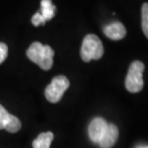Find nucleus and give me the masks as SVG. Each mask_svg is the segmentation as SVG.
<instances>
[{
  "instance_id": "nucleus-15",
  "label": "nucleus",
  "mask_w": 148,
  "mask_h": 148,
  "mask_svg": "<svg viewBox=\"0 0 148 148\" xmlns=\"http://www.w3.org/2000/svg\"><path fill=\"white\" fill-rule=\"evenodd\" d=\"M147 148H148V147H147Z\"/></svg>"
},
{
  "instance_id": "nucleus-3",
  "label": "nucleus",
  "mask_w": 148,
  "mask_h": 148,
  "mask_svg": "<svg viewBox=\"0 0 148 148\" xmlns=\"http://www.w3.org/2000/svg\"><path fill=\"white\" fill-rule=\"evenodd\" d=\"M144 70L143 63L135 61L130 65L125 79V88L132 93H137L143 88V73Z\"/></svg>"
},
{
  "instance_id": "nucleus-1",
  "label": "nucleus",
  "mask_w": 148,
  "mask_h": 148,
  "mask_svg": "<svg viewBox=\"0 0 148 148\" xmlns=\"http://www.w3.org/2000/svg\"><path fill=\"white\" fill-rule=\"evenodd\" d=\"M55 51L49 45L38 42H33L27 50V57L43 70H50L53 65Z\"/></svg>"
},
{
  "instance_id": "nucleus-12",
  "label": "nucleus",
  "mask_w": 148,
  "mask_h": 148,
  "mask_svg": "<svg viewBox=\"0 0 148 148\" xmlns=\"http://www.w3.org/2000/svg\"><path fill=\"white\" fill-rule=\"evenodd\" d=\"M11 116H12V115L10 113H8L7 110L0 104V130L5 129L9 120H10Z\"/></svg>"
},
{
  "instance_id": "nucleus-8",
  "label": "nucleus",
  "mask_w": 148,
  "mask_h": 148,
  "mask_svg": "<svg viewBox=\"0 0 148 148\" xmlns=\"http://www.w3.org/2000/svg\"><path fill=\"white\" fill-rule=\"evenodd\" d=\"M56 11V6L53 4L52 0H41L40 3V14L45 19V21L51 20L55 17V13Z\"/></svg>"
},
{
  "instance_id": "nucleus-13",
  "label": "nucleus",
  "mask_w": 148,
  "mask_h": 148,
  "mask_svg": "<svg viewBox=\"0 0 148 148\" xmlns=\"http://www.w3.org/2000/svg\"><path fill=\"white\" fill-rule=\"evenodd\" d=\"M45 19L43 18V17L41 15V14H40L39 12H37L34 15H33V17H32V23L34 26H40V25H44L45 24Z\"/></svg>"
},
{
  "instance_id": "nucleus-9",
  "label": "nucleus",
  "mask_w": 148,
  "mask_h": 148,
  "mask_svg": "<svg viewBox=\"0 0 148 148\" xmlns=\"http://www.w3.org/2000/svg\"><path fill=\"white\" fill-rule=\"evenodd\" d=\"M53 140V134L52 132L41 133L33 141V148H50Z\"/></svg>"
},
{
  "instance_id": "nucleus-10",
  "label": "nucleus",
  "mask_w": 148,
  "mask_h": 148,
  "mask_svg": "<svg viewBox=\"0 0 148 148\" xmlns=\"http://www.w3.org/2000/svg\"><path fill=\"white\" fill-rule=\"evenodd\" d=\"M141 27L143 34L148 39V3H144L141 7Z\"/></svg>"
},
{
  "instance_id": "nucleus-5",
  "label": "nucleus",
  "mask_w": 148,
  "mask_h": 148,
  "mask_svg": "<svg viewBox=\"0 0 148 148\" xmlns=\"http://www.w3.org/2000/svg\"><path fill=\"white\" fill-rule=\"evenodd\" d=\"M107 127H108V123L104 118L102 117H96L94 118L88 128V134H89L90 140L93 141L94 143H99L100 140L102 138L103 135H104Z\"/></svg>"
},
{
  "instance_id": "nucleus-7",
  "label": "nucleus",
  "mask_w": 148,
  "mask_h": 148,
  "mask_svg": "<svg viewBox=\"0 0 148 148\" xmlns=\"http://www.w3.org/2000/svg\"><path fill=\"white\" fill-rule=\"evenodd\" d=\"M119 137V129L115 124H108L104 135L99 142L100 148H111L116 142Z\"/></svg>"
},
{
  "instance_id": "nucleus-2",
  "label": "nucleus",
  "mask_w": 148,
  "mask_h": 148,
  "mask_svg": "<svg viewBox=\"0 0 148 148\" xmlns=\"http://www.w3.org/2000/svg\"><path fill=\"white\" fill-rule=\"evenodd\" d=\"M104 48L101 40L96 35H87L83 39L80 49L81 59L84 62H91L92 60H99L103 56Z\"/></svg>"
},
{
  "instance_id": "nucleus-4",
  "label": "nucleus",
  "mask_w": 148,
  "mask_h": 148,
  "mask_svg": "<svg viewBox=\"0 0 148 148\" xmlns=\"http://www.w3.org/2000/svg\"><path fill=\"white\" fill-rule=\"evenodd\" d=\"M69 86H70V82L67 79V77L63 75L56 76L52 80L51 84H49L44 90L46 99L51 103H58L60 101Z\"/></svg>"
},
{
  "instance_id": "nucleus-6",
  "label": "nucleus",
  "mask_w": 148,
  "mask_h": 148,
  "mask_svg": "<svg viewBox=\"0 0 148 148\" xmlns=\"http://www.w3.org/2000/svg\"><path fill=\"white\" fill-rule=\"evenodd\" d=\"M103 32L107 38L113 40H119L126 36V29L124 25L119 21H115L106 25L103 29Z\"/></svg>"
},
{
  "instance_id": "nucleus-11",
  "label": "nucleus",
  "mask_w": 148,
  "mask_h": 148,
  "mask_svg": "<svg viewBox=\"0 0 148 148\" xmlns=\"http://www.w3.org/2000/svg\"><path fill=\"white\" fill-rule=\"evenodd\" d=\"M21 128V122L16 116L12 115L11 116L10 120H9L7 126L5 127V130H7L10 133H16L20 130Z\"/></svg>"
},
{
  "instance_id": "nucleus-14",
  "label": "nucleus",
  "mask_w": 148,
  "mask_h": 148,
  "mask_svg": "<svg viewBox=\"0 0 148 148\" xmlns=\"http://www.w3.org/2000/svg\"><path fill=\"white\" fill-rule=\"evenodd\" d=\"M8 56V46L4 42H0V65L5 61Z\"/></svg>"
}]
</instances>
